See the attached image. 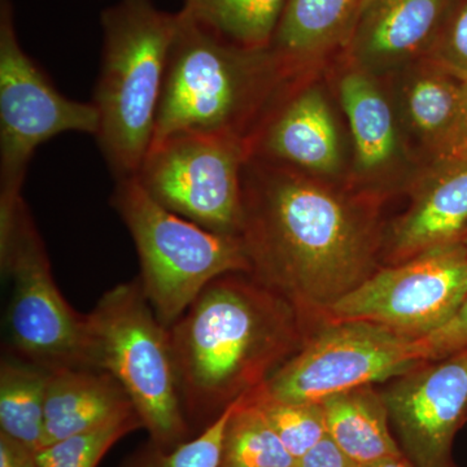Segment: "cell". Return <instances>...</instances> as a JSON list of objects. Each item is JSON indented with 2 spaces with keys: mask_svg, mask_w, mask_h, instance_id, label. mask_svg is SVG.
Wrapping results in <instances>:
<instances>
[{
  "mask_svg": "<svg viewBox=\"0 0 467 467\" xmlns=\"http://www.w3.org/2000/svg\"><path fill=\"white\" fill-rule=\"evenodd\" d=\"M250 175L241 236L261 284L325 310L370 276V235L342 199L285 165Z\"/></svg>",
  "mask_w": 467,
  "mask_h": 467,
  "instance_id": "obj_1",
  "label": "cell"
},
{
  "mask_svg": "<svg viewBox=\"0 0 467 467\" xmlns=\"http://www.w3.org/2000/svg\"><path fill=\"white\" fill-rule=\"evenodd\" d=\"M236 275L205 285L168 328L192 427L204 430L213 423L236 399L265 383L290 352L292 327L284 297Z\"/></svg>",
  "mask_w": 467,
  "mask_h": 467,
  "instance_id": "obj_2",
  "label": "cell"
},
{
  "mask_svg": "<svg viewBox=\"0 0 467 467\" xmlns=\"http://www.w3.org/2000/svg\"><path fill=\"white\" fill-rule=\"evenodd\" d=\"M103 52L94 104L95 135L116 181L135 177L152 146L178 12L153 0H119L101 12Z\"/></svg>",
  "mask_w": 467,
  "mask_h": 467,
  "instance_id": "obj_3",
  "label": "cell"
},
{
  "mask_svg": "<svg viewBox=\"0 0 467 467\" xmlns=\"http://www.w3.org/2000/svg\"><path fill=\"white\" fill-rule=\"evenodd\" d=\"M178 15L152 144L186 133L243 138V119L259 103L278 70L284 69L281 61L272 46L243 47L183 11Z\"/></svg>",
  "mask_w": 467,
  "mask_h": 467,
  "instance_id": "obj_4",
  "label": "cell"
},
{
  "mask_svg": "<svg viewBox=\"0 0 467 467\" xmlns=\"http://www.w3.org/2000/svg\"><path fill=\"white\" fill-rule=\"evenodd\" d=\"M88 318L92 365L109 371L124 387L150 441L173 450L192 439L169 330L160 322L140 279L104 292Z\"/></svg>",
  "mask_w": 467,
  "mask_h": 467,
  "instance_id": "obj_5",
  "label": "cell"
},
{
  "mask_svg": "<svg viewBox=\"0 0 467 467\" xmlns=\"http://www.w3.org/2000/svg\"><path fill=\"white\" fill-rule=\"evenodd\" d=\"M110 205L133 238L144 294L165 327L174 325L208 284L250 273L242 236L221 235L160 205L137 177L116 181Z\"/></svg>",
  "mask_w": 467,
  "mask_h": 467,
  "instance_id": "obj_6",
  "label": "cell"
},
{
  "mask_svg": "<svg viewBox=\"0 0 467 467\" xmlns=\"http://www.w3.org/2000/svg\"><path fill=\"white\" fill-rule=\"evenodd\" d=\"M92 103L64 97L21 47L9 0L0 5V221L16 213L36 149L57 135H97Z\"/></svg>",
  "mask_w": 467,
  "mask_h": 467,
  "instance_id": "obj_7",
  "label": "cell"
},
{
  "mask_svg": "<svg viewBox=\"0 0 467 467\" xmlns=\"http://www.w3.org/2000/svg\"><path fill=\"white\" fill-rule=\"evenodd\" d=\"M0 265L14 285L8 333L16 358L48 373L94 368L88 315L76 312L58 291L26 204L11 229L0 235Z\"/></svg>",
  "mask_w": 467,
  "mask_h": 467,
  "instance_id": "obj_8",
  "label": "cell"
},
{
  "mask_svg": "<svg viewBox=\"0 0 467 467\" xmlns=\"http://www.w3.org/2000/svg\"><path fill=\"white\" fill-rule=\"evenodd\" d=\"M247 140L223 133L173 135L152 144L137 180L160 205L221 235L241 236Z\"/></svg>",
  "mask_w": 467,
  "mask_h": 467,
  "instance_id": "obj_9",
  "label": "cell"
},
{
  "mask_svg": "<svg viewBox=\"0 0 467 467\" xmlns=\"http://www.w3.org/2000/svg\"><path fill=\"white\" fill-rule=\"evenodd\" d=\"M423 364L418 337L374 322H334L263 387L279 400L321 402L335 393L404 376Z\"/></svg>",
  "mask_w": 467,
  "mask_h": 467,
  "instance_id": "obj_10",
  "label": "cell"
},
{
  "mask_svg": "<svg viewBox=\"0 0 467 467\" xmlns=\"http://www.w3.org/2000/svg\"><path fill=\"white\" fill-rule=\"evenodd\" d=\"M467 296V245L420 252L368 276L325 309L334 322L367 321L423 337L447 324Z\"/></svg>",
  "mask_w": 467,
  "mask_h": 467,
  "instance_id": "obj_11",
  "label": "cell"
},
{
  "mask_svg": "<svg viewBox=\"0 0 467 467\" xmlns=\"http://www.w3.org/2000/svg\"><path fill=\"white\" fill-rule=\"evenodd\" d=\"M398 378L383 398L402 453L414 467H454V438L467 422V348Z\"/></svg>",
  "mask_w": 467,
  "mask_h": 467,
  "instance_id": "obj_12",
  "label": "cell"
},
{
  "mask_svg": "<svg viewBox=\"0 0 467 467\" xmlns=\"http://www.w3.org/2000/svg\"><path fill=\"white\" fill-rule=\"evenodd\" d=\"M453 0H368L346 47L358 66L384 69L425 57Z\"/></svg>",
  "mask_w": 467,
  "mask_h": 467,
  "instance_id": "obj_13",
  "label": "cell"
},
{
  "mask_svg": "<svg viewBox=\"0 0 467 467\" xmlns=\"http://www.w3.org/2000/svg\"><path fill=\"white\" fill-rule=\"evenodd\" d=\"M134 411L124 387L109 371L91 368L52 371L46 389L41 448Z\"/></svg>",
  "mask_w": 467,
  "mask_h": 467,
  "instance_id": "obj_14",
  "label": "cell"
},
{
  "mask_svg": "<svg viewBox=\"0 0 467 467\" xmlns=\"http://www.w3.org/2000/svg\"><path fill=\"white\" fill-rule=\"evenodd\" d=\"M467 234V159L438 161L413 204L393 230V254L401 260Z\"/></svg>",
  "mask_w": 467,
  "mask_h": 467,
  "instance_id": "obj_15",
  "label": "cell"
},
{
  "mask_svg": "<svg viewBox=\"0 0 467 467\" xmlns=\"http://www.w3.org/2000/svg\"><path fill=\"white\" fill-rule=\"evenodd\" d=\"M260 150L265 158L316 173L337 171L339 140L324 95L308 88L288 101L264 130Z\"/></svg>",
  "mask_w": 467,
  "mask_h": 467,
  "instance_id": "obj_16",
  "label": "cell"
},
{
  "mask_svg": "<svg viewBox=\"0 0 467 467\" xmlns=\"http://www.w3.org/2000/svg\"><path fill=\"white\" fill-rule=\"evenodd\" d=\"M365 0H287L272 48L284 69L348 42Z\"/></svg>",
  "mask_w": 467,
  "mask_h": 467,
  "instance_id": "obj_17",
  "label": "cell"
},
{
  "mask_svg": "<svg viewBox=\"0 0 467 467\" xmlns=\"http://www.w3.org/2000/svg\"><path fill=\"white\" fill-rule=\"evenodd\" d=\"M327 435L361 466L404 456L389 430L383 395L371 384L322 400Z\"/></svg>",
  "mask_w": 467,
  "mask_h": 467,
  "instance_id": "obj_18",
  "label": "cell"
},
{
  "mask_svg": "<svg viewBox=\"0 0 467 467\" xmlns=\"http://www.w3.org/2000/svg\"><path fill=\"white\" fill-rule=\"evenodd\" d=\"M340 98L359 168L374 171L382 167L396 150L395 121L382 92L365 73L349 72L340 82Z\"/></svg>",
  "mask_w": 467,
  "mask_h": 467,
  "instance_id": "obj_19",
  "label": "cell"
},
{
  "mask_svg": "<svg viewBox=\"0 0 467 467\" xmlns=\"http://www.w3.org/2000/svg\"><path fill=\"white\" fill-rule=\"evenodd\" d=\"M48 376L20 358L0 365V432L36 451L42 447Z\"/></svg>",
  "mask_w": 467,
  "mask_h": 467,
  "instance_id": "obj_20",
  "label": "cell"
},
{
  "mask_svg": "<svg viewBox=\"0 0 467 467\" xmlns=\"http://www.w3.org/2000/svg\"><path fill=\"white\" fill-rule=\"evenodd\" d=\"M287 0H183L196 23L247 48L272 46Z\"/></svg>",
  "mask_w": 467,
  "mask_h": 467,
  "instance_id": "obj_21",
  "label": "cell"
},
{
  "mask_svg": "<svg viewBox=\"0 0 467 467\" xmlns=\"http://www.w3.org/2000/svg\"><path fill=\"white\" fill-rule=\"evenodd\" d=\"M425 60V58H423ZM467 94L466 82L425 60V72L418 73L405 91V106L411 125L432 149L456 122Z\"/></svg>",
  "mask_w": 467,
  "mask_h": 467,
  "instance_id": "obj_22",
  "label": "cell"
},
{
  "mask_svg": "<svg viewBox=\"0 0 467 467\" xmlns=\"http://www.w3.org/2000/svg\"><path fill=\"white\" fill-rule=\"evenodd\" d=\"M296 460L285 450L275 429L248 393L234 409L225 435L220 467H295Z\"/></svg>",
  "mask_w": 467,
  "mask_h": 467,
  "instance_id": "obj_23",
  "label": "cell"
},
{
  "mask_svg": "<svg viewBox=\"0 0 467 467\" xmlns=\"http://www.w3.org/2000/svg\"><path fill=\"white\" fill-rule=\"evenodd\" d=\"M248 396L296 461L327 435L322 402L279 400L269 395L263 384Z\"/></svg>",
  "mask_w": 467,
  "mask_h": 467,
  "instance_id": "obj_24",
  "label": "cell"
},
{
  "mask_svg": "<svg viewBox=\"0 0 467 467\" xmlns=\"http://www.w3.org/2000/svg\"><path fill=\"white\" fill-rule=\"evenodd\" d=\"M138 429H143L138 413L126 414L99 429L41 448L36 451V467H97L117 441Z\"/></svg>",
  "mask_w": 467,
  "mask_h": 467,
  "instance_id": "obj_25",
  "label": "cell"
},
{
  "mask_svg": "<svg viewBox=\"0 0 467 467\" xmlns=\"http://www.w3.org/2000/svg\"><path fill=\"white\" fill-rule=\"evenodd\" d=\"M238 400L195 438L173 450H162L149 441L129 456L121 467H220L226 425Z\"/></svg>",
  "mask_w": 467,
  "mask_h": 467,
  "instance_id": "obj_26",
  "label": "cell"
},
{
  "mask_svg": "<svg viewBox=\"0 0 467 467\" xmlns=\"http://www.w3.org/2000/svg\"><path fill=\"white\" fill-rule=\"evenodd\" d=\"M425 60L467 84V0H453Z\"/></svg>",
  "mask_w": 467,
  "mask_h": 467,
  "instance_id": "obj_27",
  "label": "cell"
},
{
  "mask_svg": "<svg viewBox=\"0 0 467 467\" xmlns=\"http://www.w3.org/2000/svg\"><path fill=\"white\" fill-rule=\"evenodd\" d=\"M426 362L447 358L451 353L467 348V296L456 315L444 326L418 337Z\"/></svg>",
  "mask_w": 467,
  "mask_h": 467,
  "instance_id": "obj_28",
  "label": "cell"
},
{
  "mask_svg": "<svg viewBox=\"0 0 467 467\" xmlns=\"http://www.w3.org/2000/svg\"><path fill=\"white\" fill-rule=\"evenodd\" d=\"M295 467H362L355 460L350 459L330 438L326 435L312 450L306 451L296 461Z\"/></svg>",
  "mask_w": 467,
  "mask_h": 467,
  "instance_id": "obj_29",
  "label": "cell"
},
{
  "mask_svg": "<svg viewBox=\"0 0 467 467\" xmlns=\"http://www.w3.org/2000/svg\"><path fill=\"white\" fill-rule=\"evenodd\" d=\"M436 161L467 159V94L450 133L434 147Z\"/></svg>",
  "mask_w": 467,
  "mask_h": 467,
  "instance_id": "obj_30",
  "label": "cell"
},
{
  "mask_svg": "<svg viewBox=\"0 0 467 467\" xmlns=\"http://www.w3.org/2000/svg\"><path fill=\"white\" fill-rule=\"evenodd\" d=\"M0 467H36V451L0 432Z\"/></svg>",
  "mask_w": 467,
  "mask_h": 467,
  "instance_id": "obj_31",
  "label": "cell"
},
{
  "mask_svg": "<svg viewBox=\"0 0 467 467\" xmlns=\"http://www.w3.org/2000/svg\"><path fill=\"white\" fill-rule=\"evenodd\" d=\"M362 467H414L405 456L392 457V459H386L378 461V462L370 463Z\"/></svg>",
  "mask_w": 467,
  "mask_h": 467,
  "instance_id": "obj_32",
  "label": "cell"
},
{
  "mask_svg": "<svg viewBox=\"0 0 467 467\" xmlns=\"http://www.w3.org/2000/svg\"><path fill=\"white\" fill-rule=\"evenodd\" d=\"M463 242H465L466 245H467V234H466L465 239H463Z\"/></svg>",
  "mask_w": 467,
  "mask_h": 467,
  "instance_id": "obj_33",
  "label": "cell"
},
{
  "mask_svg": "<svg viewBox=\"0 0 467 467\" xmlns=\"http://www.w3.org/2000/svg\"><path fill=\"white\" fill-rule=\"evenodd\" d=\"M367 2H368V0H365L364 5H365V3H367ZM362 7H364V5H362Z\"/></svg>",
  "mask_w": 467,
  "mask_h": 467,
  "instance_id": "obj_34",
  "label": "cell"
}]
</instances>
